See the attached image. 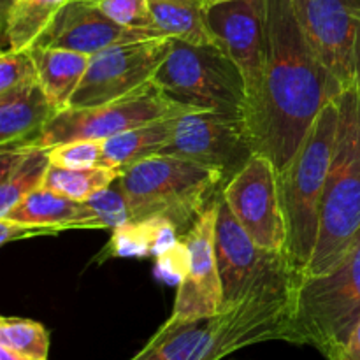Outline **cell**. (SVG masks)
Returning <instances> with one entry per match:
<instances>
[{"mask_svg": "<svg viewBox=\"0 0 360 360\" xmlns=\"http://www.w3.org/2000/svg\"><path fill=\"white\" fill-rule=\"evenodd\" d=\"M341 91L309 46L292 0H266V62L248 111L257 151L283 171L320 111Z\"/></svg>", "mask_w": 360, "mask_h": 360, "instance_id": "1", "label": "cell"}, {"mask_svg": "<svg viewBox=\"0 0 360 360\" xmlns=\"http://www.w3.org/2000/svg\"><path fill=\"white\" fill-rule=\"evenodd\" d=\"M290 297L252 295L220 313L167 322L130 360H221L266 341H288Z\"/></svg>", "mask_w": 360, "mask_h": 360, "instance_id": "2", "label": "cell"}, {"mask_svg": "<svg viewBox=\"0 0 360 360\" xmlns=\"http://www.w3.org/2000/svg\"><path fill=\"white\" fill-rule=\"evenodd\" d=\"M360 322V231L340 259L295 283L288 309V341L308 345L327 360L347 347Z\"/></svg>", "mask_w": 360, "mask_h": 360, "instance_id": "3", "label": "cell"}, {"mask_svg": "<svg viewBox=\"0 0 360 360\" xmlns=\"http://www.w3.org/2000/svg\"><path fill=\"white\" fill-rule=\"evenodd\" d=\"M340 104H326L290 164L278 172L281 207L287 221L285 255L297 281L304 276L319 238L320 204L336 143Z\"/></svg>", "mask_w": 360, "mask_h": 360, "instance_id": "4", "label": "cell"}, {"mask_svg": "<svg viewBox=\"0 0 360 360\" xmlns=\"http://www.w3.org/2000/svg\"><path fill=\"white\" fill-rule=\"evenodd\" d=\"M338 104L340 122L320 204L319 238L304 276L333 266L360 231V84L341 91Z\"/></svg>", "mask_w": 360, "mask_h": 360, "instance_id": "5", "label": "cell"}, {"mask_svg": "<svg viewBox=\"0 0 360 360\" xmlns=\"http://www.w3.org/2000/svg\"><path fill=\"white\" fill-rule=\"evenodd\" d=\"M130 220L160 217L181 231L221 192L225 178L214 169L174 155L158 153L130 165L120 176Z\"/></svg>", "mask_w": 360, "mask_h": 360, "instance_id": "6", "label": "cell"}, {"mask_svg": "<svg viewBox=\"0 0 360 360\" xmlns=\"http://www.w3.org/2000/svg\"><path fill=\"white\" fill-rule=\"evenodd\" d=\"M151 81L171 101L192 111L248 118L245 77L217 44H190L172 39L171 51Z\"/></svg>", "mask_w": 360, "mask_h": 360, "instance_id": "7", "label": "cell"}, {"mask_svg": "<svg viewBox=\"0 0 360 360\" xmlns=\"http://www.w3.org/2000/svg\"><path fill=\"white\" fill-rule=\"evenodd\" d=\"M214 250L224 288V306L252 295L290 297L297 276L285 253L264 250L246 234L218 193Z\"/></svg>", "mask_w": 360, "mask_h": 360, "instance_id": "8", "label": "cell"}, {"mask_svg": "<svg viewBox=\"0 0 360 360\" xmlns=\"http://www.w3.org/2000/svg\"><path fill=\"white\" fill-rule=\"evenodd\" d=\"M192 109L171 101L151 81L137 91L90 108H65L56 112L28 146L53 148L70 141H105L136 127L179 116Z\"/></svg>", "mask_w": 360, "mask_h": 360, "instance_id": "9", "label": "cell"}, {"mask_svg": "<svg viewBox=\"0 0 360 360\" xmlns=\"http://www.w3.org/2000/svg\"><path fill=\"white\" fill-rule=\"evenodd\" d=\"M160 153L214 169L227 183L257 153V144L246 116L186 111L174 118L171 141Z\"/></svg>", "mask_w": 360, "mask_h": 360, "instance_id": "10", "label": "cell"}, {"mask_svg": "<svg viewBox=\"0 0 360 360\" xmlns=\"http://www.w3.org/2000/svg\"><path fill=\"white\" fill-rule=\"evenodd\" d=\"M171 48V37H148L111 46L91 56L69 108L105 104L146 86Z\"/></svg>", "mask_w": 360, "mask_h": 360, "instance_id": "11", "label": "cell"}, {"mask_svg": "<svg viewBox=\"0 0 360 360\" xmlns=\"http://www.w3.org/2000/svg\"><path fill=\"white\" fill-rule=\"evenodd\" d=\"M220 193L236 220L260 248L285 253L287 221L281 207L278 169L267 155L253 153Z\"/></svg>", "mask_w": 360, "mask_h": 360, "instance_id": "12", "label": "cell"}, {"mask_svg": "<svg viewBox=\"0 0 360 360\" xmlns=\"http://www.w3.org/2000/svg\"><path fill=\"white\" fill-rule=\"evenodd\" d=\"M320 62L343 90L360 84V0H292Z\"/></svg>", "mask_w": 360, "mask_h": 360, "instance_id": "13", "label": "cell"}, {"mask_svg": "<svg viewBox=\"0 0 360 360\" xmlns=\"http://www.w3.org/2000/svg\"><path fill=\"white\" fill-rule=\"evenodd\" d=\"M214 44L245 77L250 105L257 98L266 62V0H229L206 9Z\"/></svg>", "mask_w": 360, "mask_h": 360, "instance_id": "14", "label": "cell"}, {"mask_svg": "<svg viewBox=\"0 0 360 360\" xmlns=\"http://www.w3.org/2000/svg\"><path fill=\"white\" fill-rule=\"evenodd\" d=\"M217 214L218 195L183 236L188 250V267L178 283L171 319H200L217 315L224 309V288L214 250Z\"/></svg>", "mask_w": 360, "mask_h": 360, "instance_id": "15", "label": "cell"}, {"mask_svg": "<svg viewBox=\"0 0 360 360\" xmlns=\"http://www.w3.org/2000/svg\"><path fill=\"white\" fill-rule=\"evenodd\" d=\"M148 37L165 35L120 27L98 9L95 0H69L32 48H60L95 56L111 46Z\"/></svg>", "mask_w": 360, "mask_h": 360, "instance_id": "16", "label": "cell"}, {"mask_svg": "<svg viewBox=\"0 0 360 360\" xmlns=\"http://www.w3.org/2000/svg\"><path fill=\"white\" fill-rule=\"evenodd\" d=\"M56 112L39 77L0 94V148L28 146Z\"/></svg>", "mask_w": 360, "mask_h": 360, "instance_id": "17", "label": "cell"}, {"mask_svg": "<svg viewBox=\"0 0 360 360\" xmlns=\"http://www.w3.org/2000/svg\"><path fill=\"white\" fill-rule=\"evenodd\" d=\"M51 167L49 148H0V217L44 185Z\"/></svg>", "mask_w": 360, "mask_h": 360, "instance_id": "18", "label": "cell"}, {"mask_svg": "<svg viewBox=\"0 0 360 360\" xmlns=\"http://www.w3.org/2000/svg\"><path fill=\"white\" fill-rule=\"evenodd\" d=\"M181 241L179 231L172 221L160 217L130 220L112 231L111 239L104 246L98 262L118 257L162 255Z\"/></svg>", "mask_w": 360, "mask_h": 360, "instance_id": "19", "label": "cell"}, {"mask_svg": "<svg viewBox=\"0 0 360 360\" xmlns=\"http://www.w3.org/2000/svg\"><path fill=\"white\" fill-rule=\"evenodd\" d=\"M42 90L58 111L69 108L70 97L84 77L91 56L60 48H30Z\"/></svg>", "mask_w": 360, "mask_h": 360, "instance_id": "20", "label": "cell"}, {"mask_svg": "<svg viewBox=\"0 0 360 360\" xmlns=\"http://www.w3.org/2000/svg\"><path fill=\"white\" fill-rule=\"evenodd\" d=\"M11 221L34 227H46L58 234L63 231L81 229L83 202H76L53 190L41 186L20 200L6 217Z\"/></svg>", "mask_w": 360, "mask_h": 360, "instance_id": "21", "label": "cell"}, {"mask_svg": "<svg viewBox=\"0 0 360 360\" xmlns=\"http://www.w3.org/2000/svg\"><path fill=\"white\" fill-rule=\"evenodd\" d=\"M174 118L176 116L155 120L146 125L136 127V129H130L127 132L105 139L101 165L120 169L123 172L130 165L158 155L171 141Z\"/></svg>", "mask_w": 360, "mask_h": 360, "instance_id": "22", "label": "cell"}, {"mask_svg": "<svg viewBox=\"0 0 360 360\" xmlns=\"http://www.w3.org/2000/svg\"><path fill=\"white\" fill-rule=\"evenodd\" d=\"M69 0H18L2 20V51H23L37 42Z\"/></svg>", "mask_w": 360, "mask_h": 360, "instance_id": "23", "label": "cell"}, {"mask_svg": "<svg viewBox=\"0 0 360 360\" xmlns=\"http://www.w3.org/2000/svg\"><path fill=\"white\" fill-rule=\"evenodd\" d=\"M155 27L165 37L190 44H214L200 0H150Z\"/></svg>", "mask_w": 360, "mask_h": 360, "instance_id": "24", "label": "cell"}, {"mask_svg": "<svg viewBox=\"0 0 360 360\" xmlns=\"http://www.w3.org/2000/svg\"><path fill=\"white\" fill-rule=\"evenodd\" d=\"M120 176H122L120 169L104 167V165L90 169H63L51 165L42 186L70 200L84 202L111 186Z\"/></svg>", "mask_w": 360, "mask_h": 360, "instance_id": "25", "label": "cell"}, {"mask_svg": "<svg viewBox=\"0 0 360 360\" xmlns=\"http://www.w3.org/2000/svg\"><path fill=\"white\" fill-rule=\"evenodd\" d=\"M0 347L35 360H48L49 333L42 323L18 316L0 319Z\"/></svg>", "mask_w": 360, "mask_h": 360, "instance_id": "26", "label": "cell"}, {"mask_svg": "<svg viewBox=\"0 0 360 360\" xmlns=\"http://www.w3.org/2000/svg\"><path fill=\"white\" fill-rule=\"evenodd\" d=\"M127 221H130V211L125 193L120 185V178L111 186L83 202L81 229H111L115 231L116 227L127 224Z\"/></svg>", "mask_w": 360, "mask_h": 360, "instance_id": "27", "label": "cell"}, {"mask_svg": "<svg viewBox=\"0 0 360 360\" xmlns=\"http://www.w3.org/2000/svg\"><path fill=\"white\" fill-rule=\"evenodd\" d=\"M95 2L98 9L120 27L164 35L155 27L150 0H95Z\"/></svg>", "mask_w": 360, "mask_h": 360, "instance_id": "28", "label": "cell"}, {"mask_svg": "<svg viewBox=\"0 0 360 360\" xmlns=\"http://www.w3.org/2000/svg\"><path fill=\"white\" fill-rule=\"evenodd\" d=\"M104 141L81 139L49 148L51 165L63 169H90L102 164Z\"/></svg>", "mask_w": 360, "mask_h": 360, "instance_id": "29", "label": "cell"}, {"mask_svg": "<svg viewBox=\"0 0 360 360\" xmlns=\"http://www.w3.org/2000/svg\"><path fill=\"white\" fill-rule=\"evenodd\" d=\"M37 79V67L30 49L0 53V94Z\"/></svg>", "mask_w": 360, "mask_h": 360, "instance_id": "30", "label": "cell"}, {"mask_svg": "<svg viewBox=\"0 0 360 360\" xmlns=\"http://www.w3.org/2000/svg\"><path fill=\"white\" fill-rule=\"evenodd\" d=\"M188 267V250L185 241L178 243L174 248L157 257V274L165 281H181Z\"/></svg>", "mask_w": 360, "mask_h": 360, "instance_id": "31", "label": "cell"}, {"mask_svg": "<svg viewBox=\"0 0 360 360\" xmlns=\"http://www.w3.org/2000/svg\"><path fill=\"white\" fill-rule=\"evenodd\" d=\"M35 236H55L53 231L46 227H34V225H23L11 221L9 218H0V243L7 245V243L20 241V239L35 238Z\"/></svg>", "mask_w": 360, "mask_h": 360, "instance_id": "32", "label": "cell"}, {"mask_svg": "<svg viewBox=\"0 0 360 360\" xmlns=\"http://www.w3.org/2000/svg\"><path fill=\"white\" fill-rule=\"evenodd\" d=\"M334 360H360V322L355 327L350 340H348L347 347Z\"/></svg>", "mask_w": 360, "mask_h": 360, "instance_id": "33", "label": "cell"}, {"mask_svg": "<svg viewBox=\"0 0 360 360\" xmlns=\"http://www.w3.org/2000/svg\"><path fill=\"white\" fill-rule=\"evenodd\" d=\"M0 360H35V359L27 357V355L16 354V352L9 350V348L0 347Z\"/></svg>", "mask_w": 360, "mask_h": 360, "instance_id": "34", "label": "cell"}, {"mask_svg": "<svg viewBox=\"0 0 360 360\" xmlns=\"http://www.w3.org/2000/svg\"><path fill=\"white\" fill-rule=\"evenodd\" d=\"M16 2L18 0H0V16H2V20L9 14V11L13 9V6Z\"/></svg>", "mask_w": 360, "mask_h": 360, "instance_id": "35", "label": "cell"}, {"mask_svg": "<svg viewBox=\"0 0 360 360\" xmlns=\"http://www.w3.org/2000/svg\"><path fill=\"white\" fill-rule=\"evenodd\" d=\"M221 2H229V0H200L204 9H210V7L217 6V4H221Z\"/></svg>", "mask_w": 360, "mask_h": 360, "instance_id": "36", "label": "cell"}]
</instances>
